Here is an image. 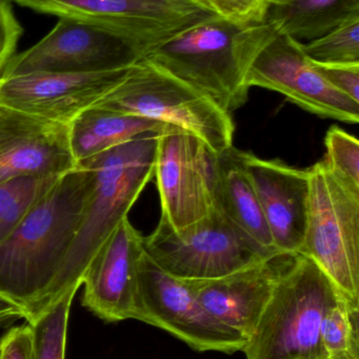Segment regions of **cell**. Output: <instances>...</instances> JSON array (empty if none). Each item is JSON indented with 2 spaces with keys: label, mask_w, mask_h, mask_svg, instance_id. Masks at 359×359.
I'll use <instances>...</instances> for the list:
<instances>
[{
  "label": "cell",
  "mask_w": 359,
  "mask_h": 359,
  "mask_svg": "<svg viewBox=\"0 0 359 359\" xmlns=\"http://www.w3.org/2000/svg\"><path fill=\"white\" fill-rule=\"evenodd\" d=\"M94 185L78 164L38 201L0 246V297L22 310L27 323L54 305V286Z\"/></svg>",
  "instance_id": "1"
},
{
  "label": "cell",
  "mask_w": 359,
  "mask_h": 359,
  "mask_svg": "<svg viewBox=\"0 0 359 359\" xmlns=\"http://www.w3.org/2000/svg\"><path fill=\"white\" fill-rule=\"evenodd\" d=\"M278 34L267 21L240 25L215 17L156 46L145 58L232 114L248 100L247 75L255 57Z\"/></svg>",
  "instance_id": "2"
},
{
  "label": "cell",
  "mask_w": 359,
  "mask_h": 359,
  "mask_svg": "<svg viewBox=\"0 0 359 359\" xmlns=\"http://www.w3.org/2000/svg\"><path fill=\"white\" fill-rule=\"evenodd\" d=\"M158 136L145 135L78 163L92 170L94 185L57 276L55 303L79 290L91 259L154 178Z\"/></svg>",
  "instance_id": "3"
},
{
  "label": "cell",
  "mask_w": 359,
  "mask_h": 359,
  "mask_svg": "<svg viewBox=\"0 0 359 359\" xmlns=\"http://www.w3.org/2000/svg\"><path fill=\"white\" fill-rule=\"evenodd\" d=\"M339 292L313 261L295 255L247 341V359H325L322 320Z\"/></svg>",
  "instance_id": "4"
},
{
  "label": "cell",
  "mask_w": 359,
  "mask_h": 359,
  "mask_svg": "<svg viewBox=\"0 0 359 359\" xmlns=\"http://www.w3.org/2000/svg\"><path fill=\"white\" fill-rule=\"evenodd\" d=\"M94 107L178 126L215 153L233 145L231 114L145 57L131 65L119 83Z\"/></svg>",
  "instance_id": "5"
},
{
  "label": "cell",
  "mask_w": 359,
  "mask_h": 359,
  "mask_svg": "<svg viewBox=\"0 0 359 359\" xmlns=\"http://www.w3.org/2000/svg\"><path fill=\"white\" fill-rule=\"evenodd\" d=\"M143 249L171 276L200 282L223 278L278 255L257 244L218 207L181 229L160 217L155 230L143 238Z\"/></svg>",
  "instance_id": "6"
},
{
  "label": "cell",
  "mask_w": 359,
  "mask_h": 359,
  "mask_svg": "<svg viewBox=\"0 0 359 359\" xmlns=\"http://www.w3.org/2000/svg\"><path fill=\"white\" fill-rule=\"evenodd\" d=\"M309 174L307 223L297 255L313 261L343 294L359 304V189L337 178L324 160Z\"/></svg>",
  "instance_id": "7"
},
{
  "label": "cell",
  "mask_w": 359,
  "mask_h": 359,
  "mask_svg": "<svg viewBox=\"0 0 359 359\" xmlns=\"http://www.w3.org/2000/svg\"><path fill=\"white\" fill-rule=\"evenodd\" d=\"M38 13L69 17L118 34L143 50L217 17L198 0H14Z\"/></svg>",
  "instance_id": "8"
},
{
  "label": "cell",
  "mask_w": 359,
  "mask_h": 359,
  "mask_svg": "<svg viewBox=\"0 0 359 359\" xmlns=\"http://www.w3.org/2000/svg\"><path fill=\"white\" fill-rule=\"evenodd\" d=\"M138 293L137 320L171 333L196 351H244L247 339L200 305L196 280L171 276L145 251L139 261Z\"/></svg>",
  "instance_id": "9"
},
{
  "label": "cell",
  "mask_w": 359,
  "mask_h": 359,
  "mask_svg": "<svg viewBox=\"0 0 359 359\" xmlns=\"http://www.w3.org/2000/svg\"><path fill=\"white\" fill-rule=\"evenodd\" d=\"M216 155L202 139L173 124L158 136L154 177L162 217L174 229L196 223L216 208Z\"/></svg>",
  "instance_id": "10"
},
{
  "label": "cell",
  "mask_w": 359,
  "mask_h": 359,
  "mask_svg": "<svg viewBox=\"0 0 359 359\" xmlns=\"http://www.w3.org/2000/svg\"><path fill=\"white\" fill-rule=\"evenodd\" d=\"M143 58V50L118 34L86 21L60 17L46 37L11 58L1 77L35 72L115 71Z\"/></svg>",
  "instance_id": "11"
},
{
  "label": "cell",
  "mask_w": 359,
  "mask_h": 359,
  "mask_svg": "<svg viewBox=\"0 0 359 359\" xmlns=\"http://www.w3.org/2000/svg\"><path fill=\"white\" fill-rule=\"evenodd\" d=\"M247 86L284 95L314 115L349 124L359 122V103L333 88L301 50V41L278 34L255 57Z\"/></svg>",
  "instance_id": "12"
},
{
  "label": "cell",
  "mask_w": 359,
  "mask_h": 359,
  "mask_svg": "<svg viewBox=\"0 0 359 359\" xmlns=\"http://www.w3.org/2000/svg\"><path fill=\"white\" fill-rule=\"evenodd\" d=\"M129 67L95 73L35 72L0 77V107L70 126L113 90Z\"/></svg>",
  "instance_id": "13"
},
{
  "label": "cell",
  "mask_w": 359,
  "mask_h": 359,
  "mask_svg": "<svg viewBox=\"0 0 359 359\" xmlns=\"http://www.w3.org/2000/svg\"><path fill=\"white\" fill-rule=\"evenodd\" d=\"M143 251V236L126 217L91 259L82 278V306L105 322L138 320Z\"/></svg>",
  "instance_id": "14"
},
{
  "label": "cell",
  "mask_w": 359,
  "mask_h": 359,
  "mask_svg": "<svg viewBox=\"0 0 359 359\" xmlns=\"http://www.w3.org/2000/svg\"><path fill=\"white\" fill-rule=\"evenodd\" d=\"M78 164L70 126L0 107V183L30 176H63Z\"/></svg>",
  "instance_id": "15"
},
{
  "label": "cell",
  "mask_w": 359,
  "mask_h": 359,
  "mask_svg": "<svg viewBox=\"0 0 359 359\" xmlns=\"http://www.w3.org/2000/svg\"><path fill=\"white\" fill-rule=\"evenodd\" d=\"M244 159L276 251L297 255L307 223L309 170L292 168L280 160L261 159L247 151Z\"/></svg>",
  "instance_id": "16"
},
{
  "label": "cell",
  "mask_w": 359,
  "mask_h": 359,
  "mask_svg": "<svg viewBox=\"0 0 359 359\" xmlns=\"http://www.w3.org/2000/svg\"><path fill=\"white\" fill-rule=\"evenodd\" d=\"M295 255L278 253L223 278L196 280L198 301L213 318L248 341L271 299L274 287L292 265Z\"/></svg>",
  "instance_id": "17"
},
{
  "label": "cell",
  "mask_w": 359,
  "mask_h": 359,
  "mask_svg": "<svg viewBox=\"0 0 359 359\" xmlns=\"http://www.w3.org/2000/svg\"><path fill=\"white\" fill-rule=\"evenodd\" d=\"M244 151L228 147L216 155V205L237 227L271 252L274 247L254 185L249 176Z\"/></svg>",
  "instance_id": "18"
},
{
  "label": "cell",
  "mask_w": 359,
  "mask_h": 359,
  "mask_svg": "<svg viewBox=\"0 0 359 359\" xmlns=\"http://www.w3.org/2000/svg\"><path fill=\"white\" fill-rule=\"evenodd\" d=\"M167 124L92 107L70 124L72 154L78 164L145 135L160 134Z\"/></svg>",
  "instance_id": "19"
},
{
  "label": "cell",
  "mask_w": 359,
  "mask_h": 359,
  "mask_svg": "<svg viewBox=\"0 0 359 359\" xmlns=\"http://www.w3.org/2000/svg\"><path fill=\"white\" fill-rule=\"evenodd\" d=\"M359 17V0H269L266 21L293 39H316Z\"/></svg>",
  "instance_id": "20"
},
{
  "label": "cell",
  "mask_w": 359,
  "mask_h": 359,
  "mask_svg": "<svg viewBox=\"0 0 359 359\" xmlns=\"http://www.w3.org/2000/svg\"><path fill=\"white\" fill-rule=\"evenodd\" d=\"M325 359H359V304L339 292L320 331Z\"/></svg>",
  "instance_id": "21"
},
{
  "label": "cell",
  "mask_w": 359,
  "mask_h": 359,
  "mask_svg": "<svg viewBox=\"0 0 359 359\" xmlns=\"http://www.w3.org/2000/svg\"><path fill=\"white\" fill-rule=\"evenodd\" d=\"M61 177H20L0 183V246Z\"/></svg>",
  "instance_id": "22"
},
{
  "label": "cell",
  "mask_w": 359,
  "mask_h": 359,
  "mask_svg": "<svg viewBox=\"0 0 359 359\" xmlns=\"http://www.w3.org/2000/svg\"><path fill=\"white\" fill-rule=\"evenodd\" d=\"M77 292H69L27 324L33 333V359H65L70 309Z\"/></svg>",
  "instance_id": "23"
},
{
  "label": "cell",
  "mask_w": 359,
  "mask_h": 359,
  "mask_svg": "<svg viewBox=\"0 0 359 359\" xmlns=\"http://www.w3.org/2000/svg\"><path fill=\"white\" fill-rule=\"evenodd\" d=\"M312 62L320 65H359V17L349 19L329 33L301 42Z\"/></svg>",
  "instance_id": "24"
},
{
  "label": "cell",
  "mask_w": 359,
  "mask_h": 359,
  "mask_svg": "<svg viewBox=\"0 0 359 359\" xmlns=\"http://www.w3.org/2000/svg\"><path fill=\"white\" fill-rule=\"evenodd\" d=\"M327 147L324 162L341 181L359 189V142L339 126L330 128L325 140Z\"/></svg>",
  "instance_id": "25"
},
{
  "label": "cell",
  "mask_w": 359,
  "mask_h": 359,
  "mask_svg": "<svg viewBox=\"0 0 359 359\" xmlns=\"http://www.w3.org/2000/svg\"><path fill=\"white\" fill-rule=\"evenodd\" d=\"M217 17L240 25L266 22L269 0H198Z\"/></svg>",
  "instance_id": "26"
},
{
  "label": "cell",
  "mask_w": 359,
  "mask_h": 359,
  "mask_svg": "<svg viewBox=\"0 0 359 359\" xmlns=\"http://www.w3.org/2000/svg\"><path fill=\"white\" fill-rule=\"evenodd\" d=\"M21 35L22 27L15 16L10 0H0V77L14 56Z\"/></svg>",
  "instance_id": "27"
},
{
  "label": "cell",
  "mask_w": 359,
  "mask_h": 359,
  "mask_svg": "<svg viewBox=\"0 0 359 359\" xmlns=\"http://www.w3.org/2000/svg\"><path fill=\"white\" fill-rule=\"evenodd\" d=\"M312 63L333 88L359 103V65Z\"/></svg>",
  "instance_id": "28"
},
{
  "label": "cell",
  "mask_w": 359,
  "mask_h": 359,
  "mask_svg": "<svg viewBox=\"0 0 359 359\" xmlns=\"http://www.w3.org/2000/svg\"><path fill=\"white\" fill-rule=\"evenodd\" d=\"M0 359H33V333L29 324L14 327L4 335Z\"/></svg>",
  "instance_id": "29"
},
{
  "label": "cell",
  "mask_w": 359,
  "mask_h": 359,
  "mask_svg": "<svg viewBox=\"0 0 359 359\" xmlns=\"http://www.w3.org/2000/svg\"><path fill=\"white\" fill-rule=\"evenodd\" d=\"M25 318L22 310L11 302L0 297V327Z\"/></svg>",
  "instance_id": "30"
}]
</instances>
